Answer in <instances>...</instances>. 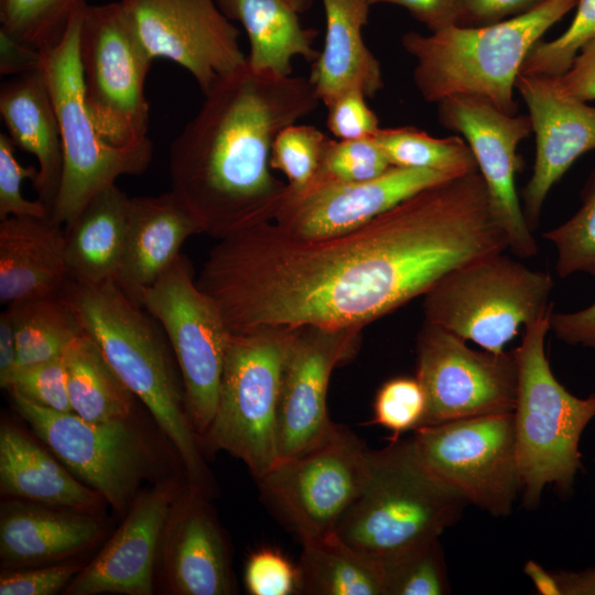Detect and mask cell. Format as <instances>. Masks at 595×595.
Here are the masks:
<instances>
[{"label":"cell","instance_id":"1","mask_svg":"<svg viewBox=\"0 0 595 595\" xmlns=\"http://www.w3.org/2000/svg\"><path fill=\"white\" fill-rule=\"evenodd\" d=\"M506 246L484 185L464 175L335 236L299 238L270 220L230 232L209 251L196 283L232 334L359 331Z\"/></svg>","mask_w":595,"mask_h":595},{"label":"cell","instance_id":"2","mask_svg":"<svg viewBox=\"0 0 595 595\" xmlns=\"http://www.w3.org/2000/svg\"><path fill=\"white\" fill-rule=\"evenodd\" d=\"M170 145L171 192L202 232L221 238L272 219L286 187L270 172L275 137L321 102L309 77L252 69L219 76Z\"/></svg>","mask_w":595,"mask_h":595},{"label":"cell","instance_id":"3","mask_svg":"<svg viewBox=\"0 0 595 595\" xmlns=\"http://www.w3.org/2000/svg\"><path fill=\"white\" fill-rule=\"evenodd\" d=\"M64 293L84 333L98 345L128 389L149 409L176 450L190 485L207 495L209 474L192 424L177 364L149 313L115 280H69Z\"/></svg>","mask_w":595,"mask_h":595},{"label":"cell","instance_id":"4","mask_svg":"<svg viewBox=\"0 0 595 595\" xmlns=\"http://www.w3.org/2000/svg\"><path fill=\"white\" fill-rule=\"evenodd\" d=\"M578 0H547L522 14L484 26L451 25L424 35L401 37L415 60L413 82L428 102L453 95L489 100L517 115L513 93L522 64L543 34L576 7Z\"/></svg>","mask_w":595,"mask_h":595},{"label":"cell","instance_id":"5","mask_svg":"<svg viewBox=\"0 0 595 595\" xmlns=\"http://www.w3.org/2000/svg\"><path fill=\"white\" fill-rule=\"evenodd\" d=\"M467 504L418 458L411 439L390 440L369 451L364 489L340 519L336 533L382 564L439 539Z\"/></svg>","mask_w":595,"mask_h":595},{"label":"cell","instance_id":"6","mask_svg":"<svg viewBox=\"0 0 595 595\" xmlns=\"http://www.w3.org/2000/svg\"><path fill=\"white\" fill-rule=\"evenodd\" d=\"M551 314V313H550ZM550 314L524 326L513 349L517 392L513 409L516 447L527 508L536 507L547 485L569 490L582 468L580 440L595 418V393L580 398L553 375L545 356Z\"/></svg>","mask_w":595,"mask_h":595},{"label":"cell","instance_id":"7","mask_svg":"<svg viewBox=\"0 0 595 595\" xmlns=\"http://www.w3.org/2000/svg\"><path fill=\"white\" fill-rule=\"evenodd\" d=\"M554 282L505 252L468 262L425 295V321L485 350L501 353L521 326L552 312Z\"/></svg>","mask_w":595,"mask_h":595},{"label":"cell","instance_id":"8","mask_svg":"<svg viewBox=\"0 0 595 595\" xmlns=\"http://www.w3.org/2000/svg\"><path fill=\"white\" fill-rule=\"evenodd\" d=\"M293 333L284 327L231 335L215 414L202 436L209 450L242 461L256 479L279 461V398Z\"/></svg>","mask_w":595,"mask_h":595},{"label":"cell","instance_id":"9","mask_svg":"<svg viewBox=\"0 0 595 595\" xmlns=\"http://www.w3.org/2000/svg\"><path fill=\"white\" fill-rule=\"evenodd\" d=\"M82 15L58 45L41 52V69L56 109L63 145L62 178L51 218L65 227L118 177L143 173L153 154L150 139L119 148L99 134L84 97L78 52Z\"/></svg>","mask_w":595,"mask_h":595},{"label":"cell","instance_id":"10","mask_svg":"<svg viewBox=\"0 0 595 595\" xmlns=\"http://www.w3.org/2000/svg\"><path fill=\"white\" fill-rule=\"evenodd\" d=\"M78 52L85 102L101 138L119 148L148 140L144 89L153 58L119 1L86 7Z\"/></svg>","mask_w":595,"mask_h":595},{"label":"cell","instance_id":"11","mask_svg":"<svg viewBox=\"0 0 595 595\" xmlns=\"http://www.w3.org/2000/svg\"><path fill=\"white\" fill-rule=\"evenodd\" d=\"M138 303L164 331L182 377L192 424L202 437L215 414L232 333L216 303L198 288L192 264L182 253L141 292Z\"/></svg>","mask_w":595,"mask_h":595},{"label":"cell","instance_id":"12","mask_svg":"<svg viewBox=\"0 0 595 595\" xmlns=\"http://www.w3.org/2000/svg\"><path fill=\"white\" fill-rule=\"evenodd\" d=\"M368 475L369 450L335 424L320 443L278 461L257 482L269 508L303 542L336 531Z\"/></svg>","mask_w":595,"mask_h":595},{"label":"cell","instance_id":"13","mask_svg":"<svg viewBox=\"0 0 595 595\" xmlns=\"http://www.w3.org/2000/svg\"><path fill=\"white\" fill-rule=\"evenodd\" d=\"M411 441L423 466L466 502L496 517L511 512L522 490L513 412L422 425Z\"/></svg>","mask_w":595,"mask_h":595},{"label":"cell","instance_id":"14","mask_svg":"<svg viewBox=\"0 0 595 595\" xmlns=\"http://www.w3.org/2000/svg\"><path fill=\"white\" fill-rule=\"evenodd\" d=\"M10 393L34 434L79 480L122 513L151 463L149 446L129 419L91 422Z\"/></svg>","mask_w":595,"mask_h":595},{"label":"cell","instance_id":"15","mask_svg":"<svg viewBox=\"0 0 595 595\" xmlns=\"http://www.w3.org/2000/svg\"><path fill=\"white\" fill-rule=\"evenodd\" d=\"M415 378L426 399L422 425L515 409V351L475 350L428 321L418 335Z\"/></svg>","mask_w":595,"mask_h":595},{"label":"cell","instance_id":"16","mask_svg":"<svg viewBox=\"0 0 595 595\" xmlns=\"http://www.w3.org/2000/svg\"><path fill=\"white\" fill-rule=\"evenodd\" d=\"M137 37L154 58L184 67L203 94L247 63L239 29L215 0H119Z\"/></svg>","mask_w":595,"mask_h":595},{"label":"cell","instance_id":"17","mask_svg":"<svg viewBox=\"0 0 595 595\" xmlns=\"http://www.w3.org/2000/svg\"><path fill=\"white\" fill-rule=\"evenodd\" d=\"M437 120L462 134L469 145L511 252L519 258L536 256L538 244L515 184L521 165L517 148L532 133L529 116L505 113L482 97L453 95L437 102Z\"/></svg>","mask_w":595,"mask_h":595},{"label":"cell","instance_id":"18","mask_svg":"<svg viewBox=\"0 0 595 595\" xmlns=\"http://www.w3.org/2000/svg\"><path fill=\"white\" fill-rule=\"evenodd\" d=\"M454 178L426 169L392 166L364 182L315 178L307 186H288L270 221L305 239L354 230L422 190Z\"/></svg>","mask_w":595,"mask_h":595},{"label":"cell","instance_id":"19","mask_svg":"<svg viewBox=\"0 0 595 595\" xmlns=\"http://www.w3.org/2000/svg\"><path fill=\"white\" fill-rule=\"evenodd\" d=\"M359 331L295 327L286 354L278 408L279 461L325 439L335 423L326 396L333 369L356 350Z\"/></svg>","mask_w":595,"mask_h":595},{"label":"cell","instance_id":"20","mask_svg":"<svg viewBox=\"0 0 595 595\" xmlns=\"http://www.w3.org/2000/svg\"><path fill=\"white\" fill-rule=\"evenodd\" d=\"M516 89L528 107L536 138L532 174L521 194L533 231L552 186L580 156L595 151V107L562 95L548 76L519 74Z\"/></svg>","mask_w":595,"mask_h":595},{"label":"cell","instance_id":"21","mask_svg":"<svg viewBox=\"0 0 595 595\" xmlns=\"http://www.w3.org/2000/svg\"><path fill=\"white\" fill-rule=\"evenodd\" d=\"M177 495L171 484L141 495L98 555L76 574L66 594H152L155 558Z\"/></svg>","mask_w":595,"mask_h":595},{"label":"cell","instance_id":"22","mask_svg":"<svg viewBox=\"0 0 595 595\" xmlns=\"http://www.w3.org/2000/svg\"><path fill=\"white\" fill-rule=\"evenodd\" d=\"M205 496L188 485L177 495L163 532L165 574L177 594L227 595L234 591L226 540Z\"/></svg>","mask_w":595,"mask_h":595},{"label":"cell","instance_id":"23","mask_svg":"<svg viewBox=\"0 0 595 595\" xmlns=\"http://www.w3.org/2000/svg\"><path fill=\"white\" fill-rule=\"evenodd\" d=\"M199 232L196 221L171 191L130 197L125 251L115 281L138 303L141 292L181 255L184 241Z\"/></svg>","mask_w":595,"mask_h":595},{"label":"cell","instance_id":"24","mask_svg":"<svg viewBox=\"0 0 595 595\" xmlns=\"http://www.w3.org/2000/svg\"><path fill=\"white\" fill-rule=\"evenodd\" d=\"M68 281L62 225L51 216H10L0 221L2 304L62 293Z\"/></svg>","mask_w":595,"mask_h":595},{"label":"cell","instance_id":"25","mask_svg":"<svg viewBox=\"0 0 595 595\" xmlns=\"http://www.w3.org/2000/svg\"><path fill=\"white\" fill-rule=\"evenodd\" d=\"M0 115L13 143L35 156L39 173L33 185L37 199L52 212L62 178L63 145L56 109L41 68L2 83Z\"/></svg>","mask_w":595,"mask_h":595},{"label":"cell","instance_id":"26","mask_svg":"<svg viewBox=\"0 0 595 595\" xmlns=\"http://www.w3.org/2000/svg\"><path fill=\"white\" fill-rule=\"evenodd\" d=\"M326 32L320 56L312 63L309 79L327 107L347 90L357 89L372 98L383 87L380 63L367 47L363 28L368 23V0H322Z\"/></svg>","mask_w":595,"mask_h":595},{"label":"cell","instance_id":"27","mask_svg":"<svg viewBox=\"0 0 595 595\" xmlns=\"http://www.w3.org/2000/svg\"><path fill=\"white\" fill-rule=\"evenodd\" d=\"M0 487L2 493L35 504L80 512L94 510L102 498L8 422L0 428Z\"/></svg>","mask_w":595,"mask_h":595},{"label":"cell","instance_id":"28","mask_svg":"<svg viewBox=\"0 0 595 595\" xmlns=\"http://www.w3.org/2000/svg\"><path fill=\"white\" fill-rule=\"evenodd\" d=\"M98 534L97 521L80 511L7 504L1 509L0 556L11 566L55 561L86 548Z\"/></svg>","mask_w":595,"mask_h":595},{"label":"cell","instance_id":"29","mask_svg":"<svg viewBox=\"0 0 595 595\" xmlns=\"http://www.w3.org/2000/svg\"><path fill=\"white\" fill-rule=\"evenodd\" d=\"M230 21L244 26L249 41L248 65L257 72L292 75V60L313 63L318 31L303 26L300 14L285 0H215Z\"/></svg>","mask_w":595,"mask_h":595},{"label":"cell","instance_id":"30","mask_svg":"<svg viewBox=\"0 0 595 595\" xmlns=\"http://www.w3.org/2000/svg\"><path fill=\"white\" fill-rule=\"evenodd\" d=\"M129 199L116 184L111 185L65 227L69 280L97 284L116 279L125 251Z\"/></svg>","mask_w":595,"mask_h":595},{"label":"cell","instance_id":"31","mask_svg":"<svg viewBox=\"0 0 595 595\" xmlns=\"http://www.w3.org/2000/svg\"><path fill=\"white\" fill-rule=\"evenodd\" d=\"M301 593L386 595L383 564L356 550L336 532L302 542Z\"/></svg>","mask_w":595,"mask_h":595},{"label":"cell","instance_id":"32","mask_svg":"<svg viewBox=\"0 0 595 595\" xmlns=\"http://www.w3.org/2000/svg\"><path fill=\"white\" fill-rule=\"evenodd\" d=\"M73 412L91 421L129 419L134 394L118 377L95 340L86 333L63 353Z\"/></svg>","mask_w":595,"mask_h":595},{"label":"cell","instance_id":"33","mask_svg":"<svg viewBox=\"0 0 595 595\" xmlns=\"http://www.w3.org/2000/svg\"><path fill=\"white\" fill-rule=\"evenodd\" d=\"M7 307L15 329L17 368L61 356L68 344L84 333L64 291Z\"/></svg>","mask_w":595,"mask_h":595},{"label":"cell","instance_id":"34","mask_svg":"<svg viewBox=\"0 0 595 595\" xmlns=\"http://www.w3.org/2000/svg\"><path fill=\"white\" fill-rule=\"evenodd\" d=\"M392 166L426 169L453 177L475 171V156L458 136L435 138L415 127L379 128L372 136Z\"/></svg>","mask_w":595,"mask_h":595},{"label":"cell","instance_id":"35","mask_svg":"<svg viewBox=\"0 0 595 595\" xmlns=\"http://www.w3.org/2000/svg\"><path fill=\"white\" fill-rule=\"evenodd\" d=\"M87 6V0H0V30L41 52L51 50Z\"/></svg>","mask_w":595,"mask_h":595},{"label":"cell","instance_id":"36","mask_svg":"<svg viewBox=\"0 0 595 595\" xmlns=\"http://www.w3.org/2000/svg\"><path fill=\"white\" fill-rule=\"evenodd\" d=\"M556 250V273L567 278L575 273L595 277V169L581 193L576 213L542 236Z\"/></svg>","mask_w":595,"mask_h":595},{"label":"cell","instance_id":"37","mask_svg":"<svg viewBox=\"0 0 595 595\" xmlns=\"http://www.w3.org/2000/svg\"><path fill=\"white\" fill-rule=\"evenodd\" d=\"M332 138L310 125L292 123L275 137L270 167L282 172L293 190L312 183L321 172Z\"/></svg>","mask_w":595,"mask_h":595},{"label":"cell","instance_id":"38","mask_svg":"<svg viewBox=\"0 0 595 595\" xmlns=\"http://www.w3.org/2000/svg\"><path fill=\"white\" fill-rule=\"evenodd\" d=\"M386 595H443L450 592L439 539L383 563Z\"/></svg>","mask_w":595,"mask_h":595},{"label":"cell","instance_id":"39","mask_svg":"<svg viewBox=\"0 0 595 595\" xmlns=\"http://www.w3.org/2000/svg\"><path fill=\"white\" fill-rule=\"evenodd\" d=\"M595 39V0H578L569 28L551 41L537 42L520 74L556 77L569 71L578 52Z\"/></svg>","mask_w":595,"mask_h":595},{"label":"cell","instance_id":"40","mask_svg":"<svg viewBox=\"0 0 595 595\" xmlns=\"http://www.w3.org/2000/svg\"><path fill=\"white\" fill-rule=\"evenodd\" d=\"M425 411V393L419 380L397 377L378 390L371 423L386 428L391 432L390 440H397L403 432L421 426Z\"/></svg>","mask_w":595,"mask_h":595},{"label":"cell","instance_id":"41","mask_svg":"<svg viewBox=\"0 0 595 595\" xmlns=\"http://www.w3.org/2000/svg\"><path fill=\"white\" fill-rule=\"evenodd\" d=\"M392 165L372 137L332 139L316 178L364 182L383 174Z\"/></svg>","mask_w":595,"mask_h":595},{"label":"cell","instance_id":"42","mask_svg":"<svg viewBox=\"0 0 595 595\" xmlns=\"http://www.w3.org/2000/svg\"><path fill=\"white\" fill-rule=\"evenodd\" d=\"M6 389L41 407L73 412L63 354L45 361L17 368Z\"/></svg>","mask_w":595,"mask_h":595},{"label":"cell","instance_id":"43","mask_svg":"<svg viewBox=\"0 0 595 595\" xmlns=\"http://www.w3.org/2000/svg\"><path fill=\"white\" fill-rule=\"evenodd\" d=\"M14 147L9 134H0V220L10 216H51L45 203L22 195L23 181L31 178L34 182L39 170L34 165H21L14 155Z\"/></svg>","mask_w":595,"mask_h":595},{"label":"cell","instance_id":"44","mask_svg":"<svg viewBox=\"0 0 595 595\" xmlns=\"http://www.w3.org/2000/svg\"><path fill=\"white\" fill-rule=\"evenodd\" d=\"M245 584L252 595H291L301 593L300 572L279 550L262 548L246 564Z\"/></svg>","mask_w":595,"mask_h":595},{"label":"cell","instance_id":"45","mask_svg":"<svg viewBox=\"0 0 595 595\" xmlns=\"http://www.w3.org/2000/svg\"><path fill=\"white\" fill-rule=\"evenodd\" d=\"M366 99L364 93L351 89L339 95L326 107V125L336 139H363L377 132L380 128L379 119Z\"/></svg>","mask_w":595,"mask_h":595},{"label":"cell","instance_id":"46","mask_svg":"<svg viewBox=\"0 0 595 595\" xmlns=\"http://www.w3.org/2000/svg\"><path fill=\"white\" fill-rule=\"evenodd\" d=\"M82 569V565L66 563L6 573L0 577V595H52L62 589Z\"/></svg>","mask_w":595,"mask_h":595},{"label":"cell","instance_id":"47","mask_svg":"<svg viewBox=\"0 0 595 595\" xmlns=\"http://www.w3.org/2000/svg\"><path fill=\"white\" fill-rule=\"evenodd\" d=\"M547 0H458L456 24L484 26L522 14Z\"/></svg>","mask_w":595,"mask_h":595},{"label":"cell","instance_id":"48","mask_svg":"<svg viewBox=\"0 0 595 595\" xmlns=\"http://www.w3.org/2000/svg\"><path fill=\"white\" fill-rule=\"evenodd\" d=\"M551 78L562 95L585 102L595 100V39L583 46L567 72Z\"/></svg>","mask_w":595,"mask_h":595},{"label":"cell","instance_id":"49","mask_svg":"<svg viewBox=\"0 0 595 595\" xmlns=\"http://www.w3.org/2000/svg\"><path fill=\"white\" fill-rule=\"evenodd\" d=\"M550 331L563 343L595 349V303L575 312H551Z\"/></svg>","mask_w":595,"mask_h":595},{"label":"cell","instance_id":"50","mask_svg":"<svg viewBox=\"0 0 595 595\" xmlns=\"http://www.w3.org/2000/svg\"><path fill=\"white\" fill-rule=\"evenodd\" d=\"M370 6L387 3L404 8L431 32L456 24L458 0H368Z\"/></svg>","mask_w":595,"mask_h":595},{"label":"cell","instance_id":"51","mask_svg":"<svg viewBox=\"0 0 595 595\" xmlns=\"http://www.w3.org/2000/svg\"><path fill=\"white\" fill-rule=\"evenodd\" d=\"M42 53L0 30V74L17 76L41 68Z\"/></svg>","mask_w":595,"mask_h":595},{"label":"cell","instance_id":"52","mask_svg":"<svg viewBox=\"0 0 595 595\" xmlns=\"http://www.w3.org/2000/svg\"><path fill=\"white\" fill-rule=\"evenodd\" d=\"M17 368V337L11 314L6 307L0 314V386L7 388Z\"/></svg>","mask_w":595,"mask_h":595},{"label":"cell","instance_id":"53","mask_svg":"<svg viewBox=\"0 0 595 595\" xmlns=\"http://www.w3.org/2000/svg\"><path fill=\"white\" fill-rule=\"evenodd\" d=\"M563 595H595V569L580 573H555Z\"/></svg>","mask_w":595,"mask_h":595},{"label":"cell","instance_id":"54","mask_svg":"<svg viewBox=\"0 0 595 595\" xmlns=\"http://www.w3.org/2000/svg\"><path fill=\"white\" fill-rule=\"evenodd\" d=\"M524 573L531 578L537 591L542 595H563L555 573L547 572L541 565L528 561Z\"/></svg>","mask_w":595,"mask_h":595},{"label":"cell","instance_id":"55","mask_svg":"<svg viewBox=\"0 0 595 595\" xmlns=\"http://www.w3.org/2000/svg\"><path fill=\"white\" fill-rule=\"evenodd\" d=\"M299 14L309 11L314 0H285Z\"/></svg>","mask_w":595,"mask_h":595}]
</instances>
